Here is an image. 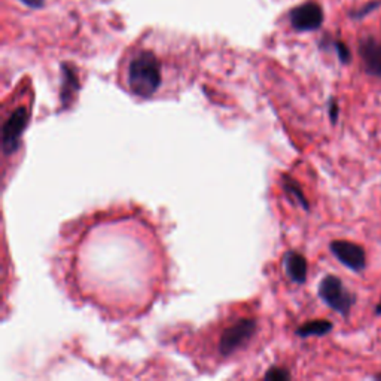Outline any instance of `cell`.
Returning <instances> with one entry per match:
<instances>
[{
	"label": "cell",
	"mask_w": 381,
	"mask_h": 381,
	"mask_svg": "<svg viewBox=\"0 0 381 381\" xmlns=\"http://www.w3.org/2000/svg\"><path fill=\"white\" fill-rule=\"evenodd\" d=\"M363 72L381 79V41L375 36L362 38L357 46Z\"/></svg>",
	"instance_id": "cell-7"
},
{
	"label": "cell",
	"mask_w": 381,
	"mask_h": 381,
	"mask_svg": "<svg viewBox=\"0 0 381 381\" xmlns=\"http://www.w3.org/2000/svg\"><path fill=\"white\" fill-rule=\"evenodd\" d=\"M329 118H331V123L335 124L337 119H338V113H340V108L337 105V101L334 98L329 100Z\"/></svg>",
	"instance_id": "cell-14"
},
{
	"label": "cell",
	"mask_w": 381,
	"mask_h": 381,
	"mask_svg": "<svg viewBox=\"0 0 381 381\" xmlns=\"http://www.w3.org/2000/svg\"><path fill=\"white\" fill-rule=\"evenodd\" d=\"M320 300L335 313L347 318L356 303V295L344 286L342 280L337 275H325L319 285Z\"/></svg>",
	"instance_id": "cell-2"
},
{
	"label": "cell",
	"mask_w": 381,
	"mask_h": 381,
	"mask_svg": "<svg viewBox=\"0 0 381 381\" xmlns=\"http://www.w3.org/2000/svg\"><path fill=\"white\" fill-rule=\"evenodd\" d=\"M332 255L338 259L345 268H349L357 274L367 268V252L362 246L347 240H334L329 245Z\"/></svg>",
	"instance_id": "cell-5"
},
{
	"label": "cell",
	"mask_w": 381,
	"mask_h": 381,
	"mask_svg": "<svg viewBox=\"0 0 381 381\" xmlns=\"http://www.w3.org/2000/svg\"><path fill=\"white\" fill-rule=\"evenodd\" d=\"M380 5H381L380 0H372V2H370V4H367V5H363V6H360L359 9L350 12V19H353V20H362V19H365V16H367L368 14L374 12L375 9H378Z\"/></svg>",
	"instance_id": "cell-11"
},
{
	"label": "cell",
	"mask_w": 381,
	"mask_h": 381,
	"mask_svg": "<svg viewBox=\"0 0 381 381\" xmlns=\"http://www.w3.org/2000/svg\"><path fill=\"white\" fill-rule=\"evenodd\" d=\"M332 322L329 320H311L305 325H303L301 327H298L297 334L303 338H307V337H323L326 334H329L332 331Z\"/></svg>",
	"instance_id": "cell-9"
},
{
	"label": "cell",
	"mask_w": 381,
	"mask_h": 381,
	"mask_svg": "<svg viewBox=\"0 0 381 381\" xmlns=\"http://www.w3.org/2000/svg\"><path fill=\"white\" fill-rule=\"evenodd\" d=\"M285 189L288 190V193H290L293 197H295L301 204H303V207H304V209H307L308 210V203H307V198L304 197V194H303V190H301V188L295 183V182H292L290 179H288L286 182H285Z\"/></svg>",
	"instance_id": "cell-12"
},
{
	"label": "cell",
	"mask_w": 381,
	"mask_h": 381,
	"mask_svg": "<svg viewBox=\"0 0 381 381\" xmlns=\"http://www.w3.org/2000/svg\"><path fill=\"white\" fill-rule=\"evenodd\" d=\"M372 378H374V380H381V374H377V375H374Z\"/></svg>",
	"instance_id": "cell-18"
},
{
	"label": "cell",
	"mask_w": 381,
	"mask_h": 381,
	"mask_svg": "<svg viewBox=\"0 0 381 381\" xmlns=\"http://www.w3.org/2000/svg\"><path fill=\"white\" fill-rule=\"evenodd\" d=\"M163 83V67L160 59L151 51L136 54L127 68V85L131 94L149 98Z\"/></svg>",
	"instance_id": "cell-1"
},
{
	"label": "cell",
	"mask_w": 381,
	"mask_h": 381,
	"mask_svg": "<svg viewBox=\"0 0 381 381\" xmlns=\"http://www.w3.org/2000/svg\"><path fill=\"white\" fill-rule=\"evenodd\" d=\"M285 270L295 283H300V285L305 283L308 264H307V259L301 253L288 252L285 256Z\"/></svg>",
	"instance_id": "cell-8"
},
{
	"label": "cell",
	"mask_w": 381,
	"mask_h": 381,
	"mask_svg": "<svg viewBox=\"0 0 381 381\" xmlns=\"http://www.w3.org/2000/svg\"><path fill=\"white\" fill-rule=\"evenodd\" d=\"M334 48L337 51V56H338V60L342 63V64H349L352 61V53L349 46L345 45L344 42L341 41H335L334 42Z\"/></svg>",
	"instance_id": "cell-13"
},
{
	"label": "cell",
	"mask_w": 381,
	"mask_h": 381,
	"mask_svg": "<svg viewBox=\"0 0 381 381\" xmlns=\"http://www.w3.org/2000/svg\"><path fill=\"white\" fill-rule=\"evenodd\" d=\"M21 2L33 9H41L45 6V0H21Z\"/></svg>",
	"instance_id": "cell-16"
},
{
	"label": "cell",
	"mask_w": 381,
	"mask_h": 381,
	"mask_svg": "<svg viewBox=\"0 0 381 381\" xmlns=\"http://www.w3.org/2000/svg\"><path fill=\"white\" fill-rule=\"evenodd\" d=\"M30 118V108L26 105H21L15 108L11 115L5 119L4 128H2V143H4V152L6 155L14 153L20 145L21 134L29 123Z\"/></svg>",
	"instance_id": "cell-4"
},
{
	"label": "cell",
	"mask_w": 381,
	"mask_h": 381,
	"mask_svg": "<svg viewBox=\"0 0 381 381\" xmlns=\"http://www.w3.org/2000/svg\"><path fill=\"white\" fill-rule=\"evenodd\" d=\"M289 19L297 31H315L323 24V9L318 2H305L293 8Z\"/></svg>",
	"instance_id": "cell-6"
},
{
	"label": "cell",
	"mask_w": 381,
	"mask_h": 381,
	"mask_svg": "<svg viewBox=\"0 0 381 381\" xmlns=\"http://www.w3.org/2000/svg\"><path fill=\"white\" fill-rule=\"evenodd\" d=\"M265 378H280V380H285V378H289V372L285 371V370H279V368H274V370H270L267 374H265Z\"/></svg>",
	"instance_id": "cell-15"
},
{
	"label": "cell",
	"mask_w": 381,
	"mask_h": 381,
	"mask_svg": "<svg viewBox=\"0 0 381 381\" xmlns=\"http://www.w3.org/2000/svg\"><path fill=\"white\" fill-rule=\"evenodd\" d=\"M256 335V320L253 319H240L228 325L223 329L218 350L223 357H230L238 350L245 349L250 344L252 338Z\"/></svg>",
	"instance_id": "cell-3"
},
{
	"label": "cell",
	"mask_w": 381,
	"mask_h": 381,
	"mask_svg": "<svg viewBox=\"0 0 381 381\" xmlns=\"http://www.w3.org/2000/svg\"><path fill=\"white\" fill-rule=\"evenodd\" d=\"M78 86H79L78 78H76V73H75L73 68H68L67 66H63V91H61L63 101H66L67 97H71Z\"/></svg>",
	"instance_id": "cell-10"
},
{
	"label": "cell",
	"mask_w": 381,
	"mask_h": 381,
	"mask_svg": "<svg viewBox=\"0 0 381 381\" xmlns=\"http://www.w3.org/2000/svg\"><path fill=\"white\" fill-rule=\"evenodd\" d=\"M374 315L375 316H381V298H380V303L375 305V308H374Z\"/></svg>",
	"instance_id": "cell-17"
}]
</instances>
